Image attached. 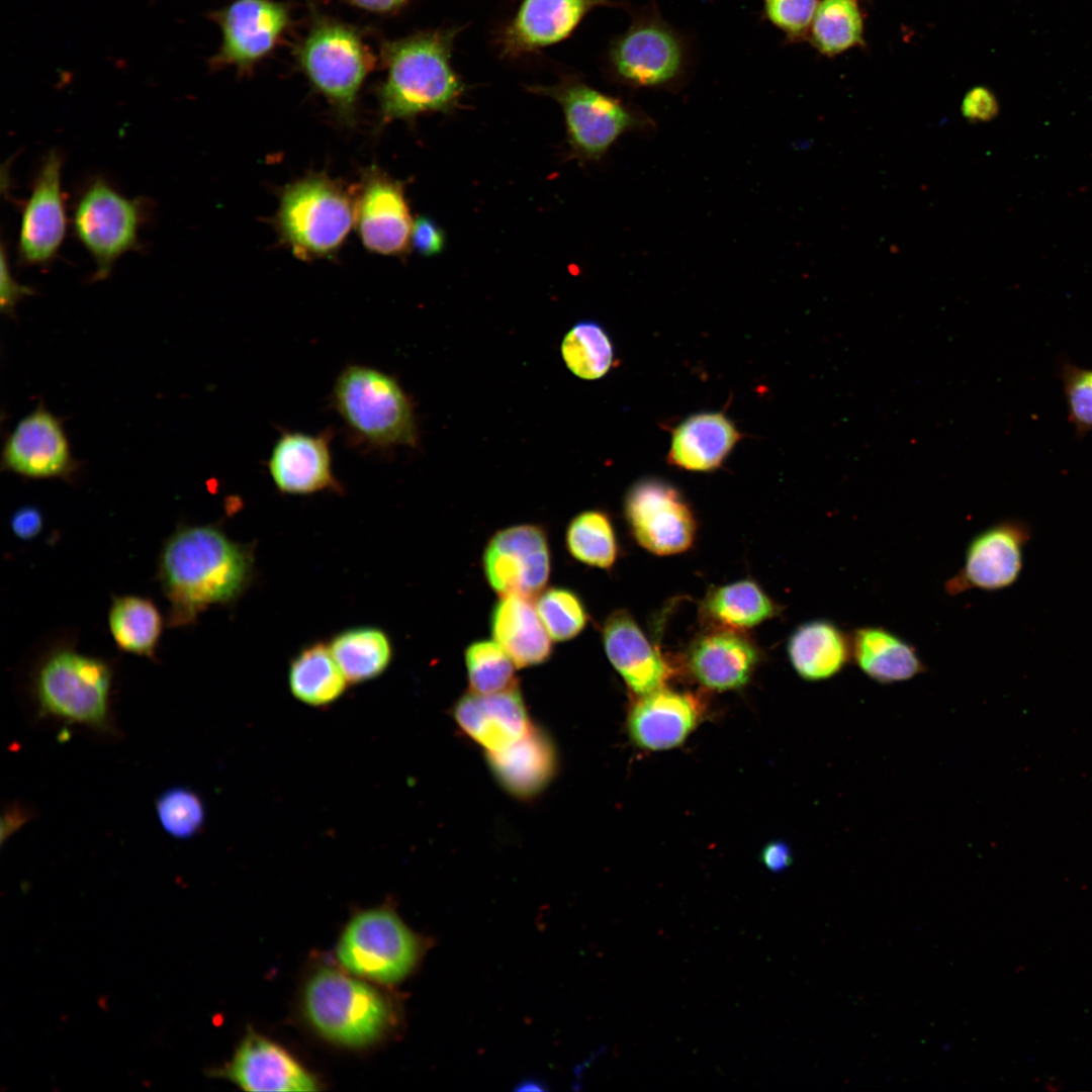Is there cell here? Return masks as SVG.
<instances>
[{
    "mask_svg": "<svg viewBox=\"0 0 1092 1092\" xmlns=\"http://www.w3.org/2000/svg\"><path fill=\"white\" fill-rule=\"evenodd\" d=\"M251 571L250 552L217 527H178L158 560V578L169 602L167 625L188 626L208 607L235 601Z\"/></svg>",
    "mask_w": 1092,
    "mask_h": 1092,
    "instance_id": "obj_1",
    "label": "cell"
},
{
    "mask_svg": "<svg viewBox=\"0 0 1092 1092\" xmlns=\"http://www.w3.org/2000/svg\"><path fill=\"white\" fill-rule=\"evenodd\" d=\"M459 30L418 32L383 42L387 74L378 89L383 121L411 119L428 111L450 112L459 104L465 85L451 66Z\"/></svg>",
    "mask_w": 1092,
    "mask_h": 1092,
    "instance_id": "obj_2",
    "label": "cell"
},
{
    "mask_svg": "<svg viewBox=\"0 0 1092 1092\" xmlns=\"http://www.w3.org/2000/svg\"><path fill=\"white\" fill-rule=\"evenodd\" d=\"M331 403L354 439L369 448L417 444L412 399L393 376L379 369L347 365L336 378Z\"/></svg>",
    "mask_w": 1092,
    "mask_h": 1092,
    "instance_id": "obj_3",
    "label": "cell"
},
{
    "mask_svg": "<svg viewBox=\"0 0 1092 1092\" xmlns=\"http://www.w3.org/2000/svg\"><path fill=\"white\" fill-rule=\"evenodd\" d=\"M355 203L324 175L300 179L282 192L276 224L282 241L302 260L330 257L348 237Z\"/></svg>",
    "mask_w": 1092,
    "mask_h": 1092,
    "instance_id": "obj_4",
    "label": "cell"
},
{
    "mask_svg": "<svg viewBox=\"0 0 1092 1092\" xmlns=\"http://www.w3.org/2000/svg\"><path fill=\"white\" fill-rule=\"evenodd\" d=\"M300 70L347 122L354 120L358 93L374 58L353 26L316 17L295 48Z\"/></svg>",
    "mask_w": 1092,
    "mask_h": 1092,
    "instance_id": "obj_5",
    "label": "cell"
},
{
    "mask_svg": "<svg viewBox=\"0 0 1092 1092\" xmlns=\"http://www.w3.org/2000/svg\"><path fill=\"white\" fill-rule=\"evenodd\" d=\"M111 682L112 669L106 661L60 647L38 665L33 691L42 714L106 730Z\"/></svg>",
    "mask_w": 1092,
    "mask_h": 1092,
    "instance_id": "obj_6",
    "label": "cell"
},
{
    "mask_svg": "<svg viewBox=\"0 0 1092 1092\" xmlns=\"http://www.w3.org/2000/svg\"><path fill=\"white\" fill-rule=\"evenodd\" d=\"M149 202L127 198L105 178L97 176L82 188L74 205L76 239L95 263L93 279H106L115 262L142 248L140 231L149 218Z\"/></svg>",
    "mask_w": 1092,
    "mask_h": 1092,
    "instance_id": "obj_7",
    "label": "cell"
},
{
    "mask_svg": "<svg viewBox=\"0 0 1092 1092\" xmlns=\"http://www.w3.org/2000/svg\"><path fill=\"white\" fill-rule=\"evenodd\" d=\"M304 1005L322 1034L351 1046L378 1039L392 1016L388 1002L376 989L332 969H322L310 978Z\"/></svg>",
    "mask_w": 1092,
    "mask_h": 1092,
    "instance_id": "obj_8",
    "label": "cell"
},
{
    "mask_svg": "<svg viewBox=\"0 0 1092 1092\" xmlns=\"http://www.w3.org/2000/svg\"><path fill=\"white\" fill-rule=\"evenodd\" d=\"M423 945L392 911L373 909L355 916L343 932L337 956L351 973L381 983L405 978L417 965Z\"/></svg>",
    "mask_w": 1092,
    "mask_h": 1092,
    "instance_id": "obj_9",
    "label": "cell"
},
{
    "mask_svg": "<svg viewBox=\"0 0 1092 1092\" xmlns=\"http://www.w3.org/2000/svg\"><path fill=\"white\" fill-rule=\"evenodd\" d=\"M624 512L637 543L653 554L681 553L694 543L697 524L691 508L674 486L661 479L633 484Z\"/></svg>",
    "mask_w": 1092,
    "mask_h": 1092,
    "instance_id": "obj_10",
    "label": "cell"
},
{
    "mask_svg": "<svg viewBox=\"0 0 1092 1092\" xmlns=\"http://www.w3.org/2000/svg\"><path fill=\"white\" fill-rule=\"evenodd\" d=\"M211 18L219 25L222 40L210 67H234L241 74L250 73L274 50L291 22L289 7L272 0H235L212 12Z\"/></svg>",
    "mask_w": 1092,
    "mask_h": 1092,
    "instance_id": "obj_11",
    "label": "cell"
},
{
    "mask_svg": "<svg viewBox=\"0 0 1092 1092\" xmlns=\"http://www.w3.org/2000/svg\"><path fill=\"white\" fill-rule=\"evenodd\" d=\"M482 568L490 587L500 597L538 596L551 571V555L545 530L522 524L497 531L487 542Z\"/></svg>",
    "mask_w": 1092,
    "mask_h": 1092,
    "instance_id": "obj_12",
    "label": "cell"
},
{
    "mask_svg": "<svg viewBox=\"0 0 1092 1092\" xmlns=\"http://www.w3.org/2000/svg\"><path fill=\"white\" fill-rule=\"evenodd\" d=\"M534 93L551 97L561 106L568 142L585 159H599L635 119L616 98L576 80L553 86H532Z\"/></svg>",
    "mask_w": 1092,
    "mask_h": 1092,
    "instance_id": "obj_13",
    "label": "cell"
},
{
    "mask_svg": "<svg viewBox=\"0 0 1092 1092\" xmlns=\"http://www.w3.org/2000/svg\"><path fill=\"white\" fill-rule=\"evenodd\" d=\"M64 156L52 149L43 157L24 202L18 233L17 259L24 267H46L64 242L67 214L62 191Z\"/></svg>",
    "mask_w": 1092,
    "mask_h": 1092,
    "instance_id": "obj_14",
    "label": "cell"
},
{
    "mask_svg": "<svg viewBox=\"0 0 1092 1092\" xmlns=\"http://www.w3.org/2000/svg\"><path fill=\"white\" fill-rule=\"evenodd\" d=\"M1029 525L1018 519L1002 520L970 541L959 572L945 583V592L1000 590L1017 581L1023 568L1024 549L1031 539Z\"/></svg>",
    "mask_w": 1092,
    "mask_h": 1092,
    "instance_id": "obj_15",
    "label": "cell"
},
{
    "mask_svg": "<svg viewBox=\"0 0 1092 1092\" xmlns=\"http://www.w3.org/2000/svg\"><path fill=\"white\" fill-rule=\"evenodd\" d=\"M355 202V222L365 248L398 256L408 251L414 221L403 185L378 169L363 177Z\"/></svg>",
    "mask_w": 1092,
    "mask_h": 1092,
    "instance_id": "obj_16",
    "label": "cell"
},
{
    "mask_svg": "<svg viewBox=\"0 0 1092 1092\" xmlns=\"http://www.w3.org/2000/svg\"><path fill=\"white\" fill-rule=\"evenodd\" d=\"M61 421L39 403L7 437L2 467L28 478H67L75 470Z\"/></svg>",
    "mask_w": 1092,
    "mask_h": 1092,
    "instance_id": "obj_17",
    "label": "cell"
},
{
    "mask_svg": "<svg viewBox=\"0 0 1092 1092\" xmlns=\"http://www.w3.org/2000/svg\"><path fill=\"white\" fill-rule=\"evenodd\" d=\"M331 429L318 434L281 432L270 452L267 467L277 489L287 494H310L338 489L333 472Z\"/></svg>",
    "mask_w": 1092,
    "mask_h": 1092,
    "instance_id": "obj_18",
    "label": "cell"
},
{
    "mask_svg": "<svg viewBox=\"0 0 1092 1092\" xmlns=\"http://www.w3.org/2000/svg\"><path fill=\"white\" fill-rule=\"evenodd\" d=\"M602 641L609 661L635 694L653 693L669 678L670 666L627 611L607 618Z\"/></svg>",
    "mask_w": 1092,
    "mask_h": 1092,
    "instance_id": "obj_19",
    "label": "cell"
},
{
    "mask_svg": "<svg viewBox=\"0 0 1092 1092\" xmlns=\"http://www.w3.org/2000/svg\"><path fill=\"white\" fill-rule=\"evenodd\" d=\"M219 1074L247 1091L317 1089L312 1075L285 1050L251 1030Z\"/></svg>",
    "mask_w": 1092,
    "mask_h": 1092,
    "instance_id": "obj_20",
    "label": "cell"
},
{
    "mask_svg": "<svg viewBox=\"0 0 1092 1092\" xmlns=\"http://www.w3.org/2000/svg\"><path fill=\"white\" fill-rule=\"evenodd\" d=\"M453 716L461 730L486 752L508 747L532 726L517 686L492 694L470 691L456 702Z\"/></svg>",
    "mask_w": 1092,
    "mask_h": 1092,
    "instance_id": "obj_21",
    "label": "cell"
},
{
    "mask_svg": "<svg viewBox=\"0 0 1092 1092\" xmlns=\"http://www.w3.org/2000/svg\"><path fill=\"white\" fill-rule=\"evenodd\" d=\"M611 61L623 79L637 85L654 86L677 75L682 50L666 26L645 22L633 25L615 42Z\"/></svg>",
    "mask_w": 1092,
    "mask_h": 1092,
    "instance_id": "obj_22",
    "label": "cell"
},
{
    "mask_svg": "<svg viewBox=\"0 0 1092 1092\" xmlns=\"http://www.w3.org/2000/svg\"><path fill=\"white\" fill-rule=\"evenodd\" d=\"M607 4V0H523L499 37L502 54L517 57L558 42L593 8Z\"/></svg>",
    "mask_w": 1092,
    "mask_h": 1092,
    "instance_id": "obj_23",
    "label": "cell"
},
{
    "mask_svg": "<svg viewBox=\"0 0 1092 1092\" xmlns=\"http://www.w3.org/2000/svg\"><path fill=\"white\" fill-rule=\"evenodd\" d=\"M759 660L756 645L742 631L713 627L694 640L688 666L696 679L715 691L741 688Z\"/></svg>",
    "mask_w": 1092,
    "mask_h": 1092,
    "instance_id": "obj_24",
    "label": "cell"
},
{
    "mask_svg": "<svg viewBox=\"0 0 1092 1092\" xmlns=\"http://www.w3.org/2000/svg\"><path fill=\"white\" fill-rule=\"evenodd\" d=\"M701 713L700 703L694 696L662 688L640 696L628 717L629 733L642 748H673L695 729Z\"/></svg>",
    "mask_w": 1092,
    "mask_h": 1092,
    "instance_id": "obj_25",
    "label": "cell"
},
{
    "mask_svg": "<svg viewBox=\"0 0 1092 1092\" xmlns=\"http://www.w3.org/2000/svg\"><path fill=\"white\" fill-rule=\"evenodd\" d=\"M486 759L502 787L521 799L540 793L557 768L553 743L543 730L533 725L508 747L486 752Z\"/></svg>",
    "mask_w": 1092,
    "mask_h": 1092,
    "instance_id": "obj_26",
    "label": "cell"
},
{
    "mask_svg": "<svg viewBox=\"0 0 1092 1092\" xmlns=\"http://www.w3.org/2000/svg\"><path fill=\"white\" fill-rule=\"evenodd\" d=\"M740 439L734 423L724 414H696L673 430L667 459L685 470L712 471L721 466Z\"/></svg>",
    "mask_w": 1092,
    "mask_h": 1092,
    "instance_id": "obj_27",
    "label": "cell"
},
{
    "mask_svg": "<svg viewBox=\"0 0 1092 1092\" xmlns=\"http://www.w3.org/2000/svg\"><path fill=\"white\" fill-rule=\"evenodd\" d=\"M529 599L500 597L490 614L492 638L517 667L542 664L552 655V639Z\"/></svg>",
    "mask_w": 1092,
    "mask_h": 1092,
    "instance_id": "obj_28",
    "label": "cell"
},
{
    "mask_svg": "<svg viewBox=\"0 0 1092 1092\" xmlns=\"http://www.w3.org/2000/svg\"><path fill=\"white\" fill-rule=\"evenodd\" d=\"M787 651L795 671L809 681L834 676L852 659L850 634L826 619L798 626L789 637Z\"/></svg>",
    "mask_w": 1092,
    "mask_h": 1092,
    "instance_id": "obj_29",
    "label": "cell"
},
{
    "mask_svg": "<svg viewBox=\"0 0 1092 1092\" xmlns=\"http://www.w3.org/2000/svg\"><path fill=\"white\" fill-rule=\"evenodd\" d=\"M850 640L854 662L880 684L907 680L925 669L915 647L883 627L856 628Z\"/></svg>",
    "mask_w": 1092,
    "mask_h": 1092,
    "instance_id": "obj_30",
    "label": "cell"
},
{
    "mask_svg": "<svg viewBox=\"0 0 1092 1092\" xmlns=\"http://www.w3.org/2000/svg\"><path fill=\"white\" fill-rule=\"evenodd\" d=\"M778 611L777 604L751 579L713 587L702 604V614L712 627L736 631L759 625Z\"/></svg>",
    "mask_w": 1092,
    "mask_h": 1092,
    "instance_id": "obj_31",
    "label": "cell"
},
{
    "mask_svg": "<svg viewBox=\"0 0 1092 1092\" xmlns=\"http://www.w3.org/2000/svg\"><path fill=\"white\" fill-rule=\"evenodd\" d=\"M107 621L113 641L120 650L154 657L164 620L152 600L135 595L116 596L112 599Z\"/></svg>",
    "mask_w": 1092,
    "mask_h": 1092,
    "instance_id": "obj_32",
    "label": "cell"
},
{
    "mask_svg": "<svg viewBox=\"0 0 1092 1092\" xmlns=\"http://www.w3.org/2000/svg\"><path fill=\"white\" fill-rule=\"evenodd\" d=\"M288 684L292 696L301 703L324 707L343 695L347 679L330 646L317 642L303 648L292 659Z\"/></svg>",
    "mask_w": 1092,
    "mask_h": 1092,
    "instance_id": "obj_33",
    "label": "cell"
},
{
    "mask_svg": "<svg viewBox=\"0 0 1092 1092\" xmlns=\"http://www.w3.org/2000/svg\"><path fill=\"white\" fill-rule=\"evenodd\" d=\"M331 652L348 682L360 684L379 676L389 665L392 647L385 632L372 626L345 630L336 635Z\"/></svg>",
    "mask_w": 1092,
    "mask_h": 1092,
    "instance_id": "obj_34",
    "label": "cell"
},
{
    "mask_svg": "<svg viewBox=\"0 0 1092 1092\" xmlns=\"http://www.w3.org/2000/svg\"><path fill=\"white\" fill-rule=\"evenodd\" d=\"M569 554L579 562L602 569L611 568L618 557V541L609 516L600 510L577 514L565 533Z\"/></svg>",
    "mask_w": 1092,
    "mask_h": 1092,
    "instance_id": "obj_35",
    "label": "cell"
},
{
    "mask_svg": "<svg viewBox=\"0 0 1092 1092\" xmlns=\"http://www.w3.org/2000/svg\"><path fill=\"white\" fill-rule=\"evenodd\" d=\"M561 355L567 368L584 380L605 376L615 358L608 333L593 321H581L572 326L562 340Z\"/></svg>",
    "mask_w": 1092,
    "mask_h": 1092,
    "instance_id": "obj_36",
    "label": "cell"
},
{
    "mask_svg": "<svg viewBox=\"0 0 1092 1092\" xmlns=\"http://www.w3.org/2000/svg\"><path fill=\"white\" fill-rule=\"evenodd\" d=\"M812 40L824 55L834 56L862 40V20L854 0H823L812 20Z\"/></svg>",
    "mask_w": 1092,
    "mask_h": 1092,
    "instance_id": "obj_37",
    "label": "cell"
},
{
    "mask_svg": "<svg viewBox=\"0 0 1092 1092\" xmlns=\"http://www.w3.org/2000/svg\"><path fill=\"white\" fill-rule=\"evenodd\" d=\"M464 658L471 692L492 694L517 686V666L494 640L472 642L467 646Z\"/></svg>",
    "mask_w": 1092,
    "mask_h": 1092,
    "instance_id": "obj_38",
    "label": "cell"
},
{
    "mask_svg": "<svg viewBox=\"0 0 1092 1092\" xmlns=\"http://www.w3.org/2000/svg\"><path fill=\"white\" fill-rule=\"evenodd\" d=\"M535 607L549 636L557 642L575 638L588 621L581 599L566 587L543 589L537 596Z\"/></svg>",
    "mask_w": 1092,
    "mask_h": 1092,
    "instance_id": "obj_39",
    "label": "cell"
},
{
    "mask_svg": "<svg viewBox=\"0 0 1092 1092\" xmlns=\"http://www.w3.org/2000/svg\"><path fill=\"white\" fill-rule=\"evenodd\" d=\"M156 811L163 829L178 839L193 837L205 822L202 799L185 787H174L163 792L157 799Z\"/></svg>",
    "mask_w": 1092,
    "mask_h": 1092,
    "instance_id": "obj_40",
    "label": "cell"
},
{
    "mask_svg": "<svg viewBox=\"0 0 1092 1092\" xmlns=\"http://www.w3.org/2000/svg\"><path fill=\"white\" fill-rule=\"evenodd\" d=\"M1060 378L1068 408V420L1076 436L1082 438L1092 432V369L1064 362Z\"/></svg>",
    "mask_w": 1092,
    "mask_h": 1092,
    "instance_id": "obj_41",
    "label": "cell"
},
{
    "mask_svg": "<svg viewBox=\"0 0 1092 1092\" xmlns=\"http://www.w3.org/2000/svg\"><path fill=\"white\" fill-rule=\"evenodd\" d=\"M818 4V0H765V12L775 25L796 36L812 23Z\"/></svg>",
    "mask_w": 1092,
    "mask_h": 1092,
    "instance_id": "obj_42",
    "label": "cell"
},
{
    "mask_svg": "<svg viewBox=\"0 0 1092 1092\" xmlns=\"http://www.w3.org/2000/svg\"><path fill=\"white\" fill-rule=\"evenodd\" d=\"M411 243L418 253L431 257L443 251L445 235L432 218L422 215L414 221Z\"/></svg>",
    "mask_w": 1092,
    "mask_h": 1092,
    "instance_id": "obj_43",
    "label": "cell"
},
{
    "mask_svg": "<svg viewBox=\"0 0 1092 1092\" xmlns=\"http://www.w3.org/2000/svg\"><path fill=\"white\" fill-rule=\"evenodd\" d=\"M962 112L971 121H987L998 113V103L989 89L978 86L965 95Z\"/></svg>",
    "mask_w": 1092,
    "mask_h": 1092,
    "instance_id": "obj_44",
    "label": "cell"
},
{
    "mask_svg": "<svg viewBox=\"0 0 1092 1092\" xmlns=\"http://www.w3.org/2000/svg\"><path fill=\"white\" fill-rule=\"evenodd\" d=\"M1 258V310L7 314H13L17 302L33 294V290L15 281L10 272L4 248H2Z\"/></svg>",
    "mask_w": 1092,
    "mask_h": 1092,
    "instance_id": "obj_45",
    "label": "cell"
},
{
    "mask_svg": "<svg viewBox=\"0 0 1092 1092\" xmlns=\"http://www.w3.org/2000/svg\"><path fill=\"white\" fill-rule=\"evenodd\" d=\"M9 526L18 539L28 541L39 535L43 527V516L38 508L23 506L12 514Z\"/></svg>",
    "mask_w": 1092,
    "mask_h": 1092,
    "instance_id": "obj_46",
    "label": "cell"
},
{
    "mask_svg": "<svg viewBox=\"0 0 1092 1092\" xmlns=\"http://www.w3.org/2000/svg\"><path fill=\"white\" fill-rule=\"evenodd\" d=\"M761 861L770 871L779 873L786 870L793 861L790 847L783 841H772L763 848Z\"/></svg>",
    "mask_w": 1092,
    "mask_h": 1092,
    "instance_id": "obj_47",
    "label": "cell"
},
{
    "mask_svg": "<svg viewBox=\"0 0 1092 1092\" xmlns=\"http://www.w3.org/2000/svg\"><path fill=\"white\" fill-rule=\"evenodd\" d=\"M356 7L373 12H392L401 8L408 0H342Z\"/></svg>",
    "mask_w": 1092,
    "mask_h": 1092,
    "instance_id": "obj_48",
    "label": "cell"
}]
</instances>
